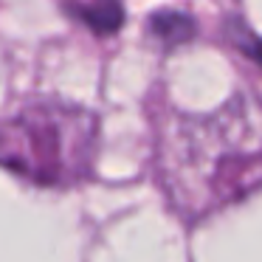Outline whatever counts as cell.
Returning <instances> with one entry per match:
<instances>
[{
	"mask_svg": "<svg viewBox=\"0 0 262 262\" xmlns=\"http://www.w3.org/2000/svg\"><path fill=\"white\" fill-rule=\"evenodd\" d=\"M169 200L189 220L262 186V104L234 96L217 113L181 119L161 144Z\"/></svg>",
	"mask_w": 262,
	"mask_h": 262,
	"instance_id": "obj_1",
	"label": "cell"
},
{
	"mask_svg": "<svg viewBox=\"0 0 262 262\" xmlns=\"http://www.w3.org/2000/svg\"><path fill=\"white\" fill-rule=\"evenodd\" d=\"M79 17L99 34H110L121 26V3L119 0H96V3H85L79 9Z\"/></svg>",
	"mask_w": 262,
	"mask_h": 262,
	"instance_id": "obj_3",
	"label": "cell"
},
{
	"mask_svg": "<svg viewBox=\"0 0 262 262\" xmlns=\"http://www.w3.org/2000/svg\"><path fill=\"white\" fill-rule=\"evenodd\" d=\"M149 31H152L155 37H161L166 46H175V42H183L194 34V23L181 12H161L152 17Z\"/></svg>",
	"mask_w": 262,
	"mask_h": 262,
	"instance_id": "obj_4",
	"label": "cell"
},
{
	"mask_svg": "<svg viewBox=\"0 0 262 262\" xmlns=\"http://www.w3.org/2000/svg\"><path fill=\"white\" fill-rule=\"evenodd\" d=\"M99 152V119L65 99H34L0 119V166L48 189L82 183Z\"/></svg>",
	"mask_w": 262,
	"mask_h": 262,
	"instance_id": "obj_2",
	"label": "cell"
}]
</instances>
